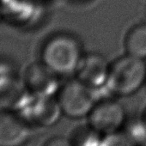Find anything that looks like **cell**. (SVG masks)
<instances>
[{
  "instance_id": "obj_1",
  "label": "cell",
  "mask_w": 146,
  "mask_h": 146,
  "mask_svg": "<svg viewBox=\"0 0 146 146\" xmlns=\"http://www.w3.org/2000/svg\"><path fill=\"white\" fill-rule=\"evenodd\" d=\"M146 83V61L125 53L110 62L106 88L112 95L127 97Z\"/></svg>"
},
{
  "instance_id": "obj_6",
  "label": "cell",
  "mask_w": 146,
  "mask_h": 146,
  "mask_svg": "<svg viewBox=\"0 0 146 146\" xmlns=\"http://www.w3.org/2000/svg\"><path fill=\"white\" fill-rule=\"evenodd\" d=\"M110 62L101 53H84L74 72V78L89 88L98 90L106 87Z\"/></svg>"
},
{
  "instance_id": "obj_12",
  "label": "cell",
  "mask_w": 146,
  "mask_h": 146,
  "mask_svg": "<svg viewBox=\"0 0 146 146\" xmlns=\"http://www.w3.org/2000/svg\"><path fill=\"white\" fill-rule=\"evenodd\" d=\"M100 146H136L124 130L104 135Z\"/></svg>"
},
{
  "instance_id": "obj_16",
  "label": "cell",
  "mask_w": 146,
  "mask_h": 146,
  "mask_svg": "<svg viewBox=\"0 0 146 146\" xmlns=\"http://www.w3.org/2000/svg\"><path fill=\"white\" fill-rule=\"evenodd\" d=\"M141 146H146V143H145L144 144H143V145H141Z\"/></svg>"
},
{
  "instance_id": "obj_15",
  "label": "cell",
  "mask_w": 146,
  "mask_h": 146,
  "mask_svg": "<svg viewBox=\"0 0 146 146\" xmlns=\"http://www.w3.org/2000/svg\"><path fill=\"white\" fill-rule=\"evenodd\" d=\"M2 14H3V11H2V7H1V5H0V19H1Z\"/></svg>"
},
{
  "instance_id": "obj_9",
  "label": "cell",
  "mask_w": 146,
  "mask_h": 146,
  "mask_svg": "<svg viewBox=\"0 0 146 146\" xmlns=\"http://www.w3.org/2000/svg\"><path fill=\"white\" fill-rule=\"evenodd\" d=\"M23 109L31 124L43 127L53 125L63 114L56 96H32Z\"/></svg>"
},
{
  "instance_id": "obj_11",
  "label": "cell",
  "mask_w": 146,
  "mask_h": 146,
  "mask_svg": "<svg viewBox=\"0 0 146 146\" xmlns=\"http://www.w3.org/2000/svg\"><path fill=\"white\" fill-rule=\"evenodd\" d=\"M102 137V134L87 122L73 127L68 137L72 146H100Z\"/></svg>"
},
{
  "instance_id": "obj_2",
  "label": "cell",
  "mask_w": 146,
  "mask_h": 146,
  "mask_svg": "<svg viewBox=\"0 0 146 146\" xmlns=\"http://www.w3.org/2000/svg\"><path fill=\"white\" fill-rule=\"evenodd\" d=\"M84 52L79 40L70 34H57L44 44L40 60L58 76L74 74Z\"/></svg>"
},
{
  "instance_id": "obj_5",
  "label": "cell",
  "mask_w": 146,
  "mask_h": 146,
  "mask_svg": "<svg viewBox=\"0 0 146 146\" xmlns=\"http://www.w3.org/2000/svg\"><path fill=\"white\" fill-rule=\"evenodd\" d=\"M58 75L41 60L27 66L23 80L28 91L35 96H56L61 84Z\"/></svg>"
},
{
  "instance_id": "obj_7",
  "label": "cell",
  "mask_w": 146,
  "mask_h": 146,
  "mask_svg": "<svg viewBox=\"0 0 146 146\" xmlns=\"http://www.w3.org/2000/svg\"><path fill=\"white\" fill-rule=\"evenodd\" d=\"M31 137V123L24 116L0 109V146H23Z\"/></svg>"
},
{
  "instance_id": "obj_8",
  "label": "cell",
  "mask_w": 146,
  "mask_h": 146,
  "mask_svg": "<svg viewBox=\"0 0 146 146\" xmlns=\"http://www.w3.org/2000/svg\"><path fill=\"white\" fill-rule=\"evenodd\" d=\"M31 96L23 78L8 69L0 68V109H23Z\"/></svg>"
},
{
  "instance_id": "obj_3",
  "label": "cell",
  "mask_w": 146,
  "mask_h": 146,
  "mask_svg": "<svg viewBox=\"0 0 146 146\" xmlns=\"http://www.w3.org/2000/svg\"><path fill=\"white\" fill-rule=\"evenodd\" d=\"M95 91L75 78L61 84L56 98L63 114L76 119L88 117L97 102Z\"/></svg>"
},
{
  "instance_id": "obj_10",
  "label": "cell",
  "mask_w": 146,
  "mask_h": 146,
  "mask_svg": "<svg viewBox=\"0 0 146 146\" xmlns=\"http://www.w3.org/2000/svg\"><path fill=\"white\" fill-rule=\"evenodd\" d=\"M125 53L146 60V23L131 27L124 37Z\"/></svg>"
},
{
  "instance_id": "obj_13",
  "label": "cell",
  "mask_w": 146,
  "mask_h": 146,
  "mask_svg": "<svg viewBox=\"0 0 146 146\" xmlns=\"http://www.w3.org/2000/svg\"><path fill=\"white\" fill-rule=\"evenodd\" d=\"M42 146H72V144L68 137L57 135L45 141Z\"/></svg>"
},
{
  "instance_id": "obj_14",
  "label": "cell",
  "mask_w": 146,
  "mask_h": 146,
  "mask_svg": "<svg viewBox=\"0 0 146 146\" xmlns=\"http://www.w3.org/2000/svg\"><path fill=\"white\" fill-rule=\"evenodd\" d=\"M140 119H141V121H142V123H143V126H144V128L146 130V107L144 108Z\"/></svg>"
},
{
  "instance_id": "obj_4",
  "label": "cell",
  "mask_w": 146,
  "mask_h": 146,
  "mask_svg": "<svg viewBox=\"0 0 146 146\" xmlns=\"http://www.w3.org/2000/svg\"><path fill=\"white\" fill-rule=\"evenodd\" d=\"M87 118L88 123L103 136L122 130L127 120L123 105L109 98L97 101Z\"/></svg>"
}]
</instances>
